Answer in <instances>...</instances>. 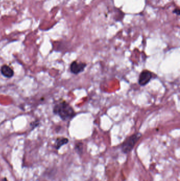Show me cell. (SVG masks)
<instances>
[{
  "label": "cell",
  "instance_id": "cell-3",
  "mask_svg": "<svg viewBox=\"0 0 180 181\" xmlns=\"http://www.w3.org/2000/svg\"><path fill=\"white\" fill-rule=\"evenodd\" d=\"M153 77V74L152 72L148 70H144L140 73L139 79H138V84L142 86H144L149 83Z\"/></svg>",
  "mask_w": 180,
  "mask_h": 181
},
{
  "label": "cell",
  "instance_id": "cell-7",
  "mask_svg": "<svg viewBox=\"0 0 180 181\" xmlns=\"http://www.w3.org/2000/svg\"><path fill=\"white\" fill-rule=\"evenodd\" d=\"M75 149H76V151L78 152V153H80V152H82V143H78L77 144H76V146H75Z\"/></svg>",
  "mask_w": 180,
  "mask_h": 181
},
{
  "label": "cell",
  "instance_id": "cell-8",
  "mask_svg": "<svg viewBox=\"0 0 180 181\" xmlns=\"http://www.w3.org/2000/svg\"><path fill=\"white\" fill-rule=\"evenodd\" d=\"M39 121H34L33 122H32L30 125H31V127H32V128L34 129V128H35L36 127H37L39 125Z\"/></svg>",
  "mask_w": 180,
  "mask_h": 181
},
{
  "label": "cell",
  "instance_id": "cell-1",
  "mask_svg": "<svg viewBox=\"0 0 180 181\" xmlns=\"http://www.w3.org/2000/svg\"><path fill=\"white\" fill-rule=\"evenodd\" d=\"M53 112L63 121H70L76 116L72 107L65 101L57 103L54 106Z\"/></svg>",
  "mask_w": 180,
  "mask_h": 181
},
{
  "label": "cell",
  "instance_id": "cell-6",
  "mask_svg": "<svg viewBox=\"0 0 180 181\" xmlns=\"http://www.w3.org/2000/svg\"><path fill=\"white\" fill-rule=\"evenodd\" d=\"M69 142L68 139L64 137H59L56 139L55 143V147L57 149H59L62 146L65 145Z\"/></svg>",
  "mask_w": 180,
  "mask_h": 181
},
{
  "label": "cell",
  "instance_id": "cell-2",
  "mask_svg": "<svg viewBox=\"0 0 180 181\" xmlns=\"http://www.w3.org/2000/svg\"><path fill=\"white\" fill-rule=\"evenodd\" d=\"M142 137L140 132H137L128 137L122 145V150L125 154L131 152L134 146Z\"/></svg>",
  "mask_w": 180,
  "mask_h": 181
},
{
  "label": "cell",
  "instance_id": "cell-4",
  "mask_svg": "<svg viewBox=\"0 0 180 181\" xmlns=\"http://www.w3.org/2000/svg\"><path fill=\"white\" fill-rule=\"evenodd\" d=\"M86 66H87L86 63H82V62L78 63L77 61H73V62L71 63L70 66V72L72 74L77 75L84 71Z\"/></svg>",
  "mask_w": 180,
  "mask_h": 181
},
{
  "label": "cell",
  "instance_id": "cell-5",
  "mask_svg": "<svg viewBox=\"0 0 180 181\" xmlns=\"http://www.w3.org/2000/svg\"><path fill=\"white\" fill-rule=\"evenodd\" d=\"M1 72L3 76L7 78H11L14 75L13 70L7 65H3L1 68Z\"/></svg>",
  "mask_w": 180,
  "mask_h": 181
},
{
  "label": "cell",
  "instance_id": "cell-9",
  "mask_svg": "<svg viewBox=\"0 0 180 181\" xmlns=\"http://www.w3.org/2000/svg\"><path fill=\"white\" fill-rule=\"evenodd\" d=\"M173 12L174 14H177L178 15H179L180 14V10L179 9H175Z\"/></svg>",
  "mask_w": 180,
  "mask_h": 181
}]
</instances>
